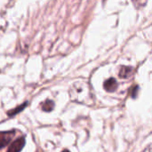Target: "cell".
<instances>
[{
	"label": "cell",
	"instance_id": "obj_1",
	"mask_svg": "<svg viewBox=\"0 0 152 152\" xmlns=\"http://www.w3.org/2000/svg\"><path fill=\"white\" fill-rule=\"evenodd\" d=\"M70 99L73 102L86 104L93 105L94 102V97L92 92L90 85L84 81H77L74 83L69 90Z\"/></svg>",
	"mask_w": 152,
	"mask_h": 152
},
{
	"label": "cell",
	"instance_id": "obj_2",
	"mask_svg": "<svg viewBox=\"0 0 152 152\" xmlns=\"http://www.w3.org/2000/svg\"><path fill=\"white\" fill-rule=\"evenodd\" d=\"M14 135H15L14 131L0 132V150L7 146Z\"/></svg>",
	"mask_w": 152,
	"mask_h": 152
},
{
	"label": "cell",
	"instance_id": "obj_3",
	"mask_svg": "<svg viewBox=\"0 0 152 152\" xmlns=\"http://www.w3.org/2000/svg\"><path fill=\"white\" fill-rule=\"evenodd\" d=\"M24 144H25V138L21 137V138L14 141L10 145V148L7 151V152H20L24 147Z\"/></svg>",
	"mask_w": 152,
	"mask_h": 152
},
{
	"label": "cell",
	"instance_id": "obj_4",
	"mask_svg": "<svg viewBox=\"0 0 152 152\" xmlns=\"http://www.w3.org/2000/svg\"><path fill=\"white\" fill-rule=\"evenodd\" d=\"M117 88H118V83H117L115 78L110 77V79L105 81V83H104V89L107 92L113 93V92H115L117 90Z\"/></svg>",
	"mask_w": 152,
	"mask_h": 152
},
{
	"label": "cell",
	"instance_id": "obj_5",
	"mask_svg": "<svg viewBox=\"0 0 152 152\" xmlns=\"http://www.w3.org/2000/svg\"><path fill=\"white\" fill-rule=\"evenodd\" d=\"M134 73V69L133 68L131 67H127V66H124L121 68L120 71H119V77L121 78H125V79H127L129 77H132Z\"/></svg>",
	"mask_w": 152,
	"mask_h": 152
},
{
	"label": "cell",
	"instance_id": "obj_6",
	"mask_svg": "<svg viewBox=\"0 0 152 152\" xmlns=\"http://www.w3.org/2000/svg\"><path fill=\"white\" fill-rule=\"evenodd\" d=\"M54 108V102L51 100H46L42 103V110L46 112H50Z\"/></svg>",
	"mask_w": 152,
	"mask_h": 152
},
{
	"label": "cell",
	"instance_id": "obj_7",
	"mask_svg": "<svg viewBox=\"0 0 152 152\" xmlns=\"http://www.w3.org/2000/svg\"><path fill=\"white\" fill-rule=\"evenodd\" d=\"M27 104H28V102H25V103H23V104L20 105L19 107H17V108H15V109H13V110H12L8 111V113H7V114H8V116H14L15 114H17V113L20 112L23 109H25V108H26Z\"/></svg>",
	"mask_w": 152,
	"mask_h": 152
},
{
	"label": "cell",
	"instance_id": "obj_8",
	"mask_svg": "<svg viewBox=\"0 0 152 152\" xmlns=\"http://www.w3.org/2000/svg\"><path fill=\"white\" fill-rule=\"evenodd\" d=\"M133 3L136 6V8H141L142 6L146 4L147 0H133Z\"/></svg>",
	"mask_w": 152,
	"mask_h": 152
},
{
	"label": "cell",
	"instance_id": "obj_9",
	"mask_svg": "<svg viewBox=\"0 0 152 152\" xmlns=\"http://www.w3.org/2000/svg\"><path fill=\"white\" fill-rule=\"evenodd\" d=\"M137 90H138V86H134V88H132L131 89V91H132V97L133 98H135L136 97V93H137Z\"/></svg>",
	"mask_w": 152,
	"mask_h": 152
},
{
	"label": "cell",
	"instance_id": "obj_10",
	"mask_svg": "<svg viewBox=\"0 0 152 152\" xmlns=\"http://www.w3.org/2000/svg\"><path fill=\"white\" fill-rule=\"evenodd\" d=\"M62 152H69V151H67V150H64Z\"/></svg>",
	"mask_w": 152,
	"mask_h": 152
}]
</instances>
